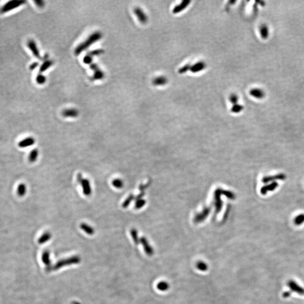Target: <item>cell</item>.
I'll use <instances>...</instances> for the list:
<instances>
[{
    "label": "cell",
    "instance_id": "cell-31",
    "mask_svg": "<svg viewBox=\"0 0 304 304\" xmlns=\"http://www.w3.org/2000/svg\"><path fill=\"white\" fill-rule=\"evenodd\" d=\"M294 223L297 225H301L304 222V214H300L297 215L296 218L294 219Z\"/></svg>",
    "mask_w": 304,
    "mask_h": 304
},
{
    "label": "cell",
    "instance_id": "cell-12",
    "mask_svg": "<svg viewBox=\"0 0 304 304\" xmlns=\"http://www.w3.org/2000/svg\"><path fill=\"white\" fill-rule=\"evenodd\" d=\"M249 94L251 96L257 99H262L265 96V92L262 89L258 88L252 89L249 91Z\"/></svg>",
    "mask_w": 304,
    "mask_h": 304
},
{
    "label": "cell",
    "instance_id": "cell-27",
    "mask_svg": "<svg viewBox=\"0 0 304 304\" xmlns=\"http://www.w3.org/2000/svg\"><path fill=\"white\" fill-rule=\"evenodd\" d=\"M112 185L114 187L117 189H121L123 187V182L121 179H116L113 180Z\"/></svg>",
    "mask_w": 304,
    "mask_h": 304
},
{
    "label": "cell",
    "instance_id": "cell-33",
    "mask_svg": "<svg viewBox=\"0 0 304 304\" xmlns=\"http://www.w3.org/2000/svg\"><path fill=\"white\" fill-rule=\"evenodd\" d=\"M190 67H191V65H190V64H186V65H184L183 67H181V68L179 70L178 72H179V73L180 74H184V73H187L188 70H190Z\"/></svg>",
    "mask_w": 304,
    "mask_h": 304
},
{
    "label": "cell",
    "instance_id": "cell-22",
    "mask_svg": "<svg viewBox=\"0 0 304 304\" xmlns=\"http://www.w3.org/2000/svg\"><path fill=\"white\" fill-rule=\"evenodd\" d=\"M52 64V62L50 60H46L45 61L40 67V73H42L45 71L47 70L48 68H50Z\"/></svg>",
    "mask_w": 304,
    "mask_h": 304
},
{
    "label": "cell",
    "instance_id": "cell-28",
    "mask_svg": "<svg viewBox=\"0 0 304 304\" xmlns=\"http://www.w3.org/2000/svg\"><path fill=\"white\" fill-rule=\"evenodd\" d=\"M243 105L239 104L238 103L237 104L233 105L232 108H231V111L233 113H239V112H242L243 110Z\"/></svg>",
    "mask_w": 304,
    "mask_h": 304
},
{
    "label": "cell",
    "instance_id": "cell-19",
    "mask_svg": "<svg viewBox=\"0 0 304 304\" xmlns=\"http://www.w3.org/2000/svg\"><path fill=\"white\" fill-rule=\"evenodd\" d=\"M51 237V234L50 232H45L42 234L38 239V243L40 244H44L45 242L48 241Z\"/></svg>",
    "mask_w": 304,
    "mask_h": 304
},
{
    "label": "cell",
    "instance_id": "cell-2",
    "mask_svg": "<svg viewBox=\"0 0 304 304\" xmlns=\"http://www.w3.org/2000/svg\"><path fill=\"white\" fill-rule=\"evenodd\" d=\"M80 261H81L80 257L77 256L69 257L66 259H63V260L59 261L57 263H56L53 266V267L51 268V269L53 270H57L58 269L63 268V267H65L67 265L78 264L80 262Z\"/></svg>",
    "mask_w": 304,
    "mask_h": 304
},
{
    "label": "cell",
    "instance_id": "cell-6",
    "mask_svg": "<svg viewBox=\"0 0 304 304\" xmlns=\"http://www.w3.org/2000/svg\"><path fill=\"white\" fill-rule=\"evenodd\" d=\"M27 46L32 52L33 56H35L36 58L41 59L40 53L35 41L32 40H29L27 42Z\"/></svg>",
    "mask_w": 304,
    "mask_h": 304
},
{
    "label": "cell",
    "instance_id": "cell-23",
    "mask_svg": "<svg viewBox=\"0 0 304 304\" xmlns=\"http://www.w3.org/2000/svg\"><path fill=\"white\" fill-rule=\"evenodd\" d=\"M27 192V187L24 184H20L17 188V194L20 197L24 196Z\"/></svg>",
    "mask_w": 304,
    "mask_h": 304
},
{
    "label": "cell",
    "instance_id": "cell-13",
    "mask_svg": "<svg viewBox=\"0 0 304 304\" xmlns=\"http://www.w3.org/2000/svg\"><path fill=\"white\" fill-rule=\"evenodd\" d=\"M35 143V139L34 138H33L32 137H28L27 138L24 139L20 141L19 142L18 145L20 148H24L31 147Z\"/></svg>",
    "mask_w": 304,
    "mask_h": 304
},
{
    "label": "cell",
    "instance_id": "cell-21",
    "mask_svg": "<svg viewBox=\"0 0 304 304\" xmlns=\"http://www.w3.org/2000/svg\"><path fill=\"white\" fill-rule=\"evenodd\" d=\"M169 284L167 282H164V281H162V282H159L157 285V288L158 290L159 291H167V290H168L169 288Z\"/></svg>",
    "mask_w": 304,
    "mask_h": 304
},
{
    "label": "cell",
    "instance_id": "cell-14",
    "mask_svg": "<svg viewBox=\"0 0 304 304\" xmlns=\"http://www.w3.org/2000/svg\"><path fill=\"white\" fill-rule=\"evenodd\" d=\"M91 70H94V75L93 78L94 80H101L104 77V73L100 70L99 69L97 65L95 64H93L91 65Z\"/></svg>",
    "mask_w": 304,
    "mask_h": 304
},
{
    "label": "cell",
    "instance_id": "cell-4",
    "mask_svg": "<svg viewBox=\"0 0 304 304\" xmlns=\"http://www.w3.org/2000/svg\"><path fill=\"white\" fill-rule=\"evenodd\" d=\"M286 179V176L283 174H278L274 175L267 176L262 178V182L265 184H269L275 182L276 180H284Z\"/></svg>",
    "mask_w": 304,
    "mask_h": 304
},
{
    "label": "cell",
    "instance_id": "cell-24",
    "mask_svg": "<svg viewBox=\"0 0 304 304\" xmlns=\"http://www.w3.org/2000/svg\"><path fill=\"white\" fill-rule=\"evenodd\" d=\"M131 235L134 243L136 245H138L140 243V239H139L138 231L135 229H132L131 230Z\"/></svg>",
    "mask_w": 304,
    "mask_h": 304
},
{
    "label": "cell",
    "instance_id": "cell-10",
    "mask_svg": "<svg viewBox=\"0 0 304 304\" xmlns=\"http://www.w3.org/2000/svg\"><path fill=\"white\" fill-rule=\"evenodd\" d=\"M278 187V183L277 182H272L263 186L261 189V193L263 195H266L268 192H272L275 190Z\"/></svg>",
    "mask_w": 304,
    "mask_h": 304
},
{
    "label": "cell",
    "instance_id": "cell-18",
    "mask_svg": "<svg viewBox=\"0 0 304 304\" xmlns=\"http://www.w3.org/2000/svg\"><path fill=\"white\" fill-rule=\"evenodd\" d=\"M80 228L82 230H83L86 233L89 235H91L94 234L95 231H94V228L90 226V225H87V224H85V223L81 224Z\"/></svg>",
    "mask_w": 304,
    "mask_h": 304
},
{
    "label": "cell",
    "instance_id": "cell-3",
    "mask_svg": "<svg viewBox=\"0 0 304 304\" xmlns=\"http://www.w3.org/2000/svg\"><path fill=\"white\" fill-rule=\"evenodd\" d=\"M25 3L24 1H19V0H13L10 1L6 2L3 6L0 8V13L5 14L7 12H11L14 9L18 8L20 6L23 5Z\"/></svg>",
    "mask_w": 304,
    "mask_h": 304
},
{
    "label": "cell",
    "instance_id": "cell-8",
    "mask_svg": "<svg viewBox=\"0 0 304 304\" xmlns=\"http://www.w3.org/2000/svg\"><path fill=\"white\" fill-rule=\"evenodd\" d=\"M191 2L189 0H184L181 1L180 3L176 5L172 9V12L174 14H176L178 13H180L183 11H184L187 6L189 5L190 3Z\"/></svg>",
    "mask_w": 304,
    "mask_h": 304
},
{
    "label": "cell",
    "instance_id": "cell-1",
    "mask_svg": "<svg viewBox=\"0 0 304 304\" xmlns=\"http://www.w3.org/2000/svg\"><path fill=\"white\" fill-rule=\"evenodd\" d=\"M102 33L99 32H95L93 34L91 35L87 39L85 40V42H82V44H81L80 45L76 47L74 51L76 55H79L82 51H85L88 47H90L91 45L94 44V43L99 40L102 38Z\"/></svg>",
    "mask_w": 304,
    "mask_h": 304
},
{
    "label": "cell",
    "instance_id": "cell-5",
    "mask_svg": "<svg viewBox=\"0 0 304 304\" xmlns=\"http://www.w3.org/2000/svg\"><path fill=\"white\" fill-rule=\"evenodd\" d=\"M134 13L141 23L145 24L148 22V16L146 15V14L141 9L140 7H138L135 8Z\"/></svg>",
    "mask_w": 304,
    "mask_h": 304
},
{
    "label": "cell",
    "instance_id": "cell-32",
    "mask_svg": "<svg viewBox=\"0 0 304 304\" xmlns=\"http://www.w3.org/2000/svg\"><path fill=\"white\" fill-rule=\"evenodd\" d=\"M133 199H134V196H133L132 194L130 195L129 197H128V198L126 199V200L123 202V203H122V207H123V208H125V209L127 208V207L129 206V205H130V204L131 203V201L133 200Z\"/></svg>",
    "mask_w": 304,
    "mask_h": 304
},
{
    "label": "cell",
    "instance_id": "cell-17",
    "mask_svg": "<svg viewBox=\"0 0 304 304\" xmlns=\"http://www.w3.org/2000/svg\"><path fill=\"white\" fill-rule=\"evenodd\" d=\"M260 33L262 38L266 40L269 35V29L268 27L265 24H262L260 28Z\"/></svg>",
    "mask_w": 304,
    "mask_h": 304
},
{
    "label": "cell",
    "instance_id": "cell-36",
    "mask_svg": "<svg viewBox=\"0 0 304 304\" xmlns=\"http://www.w3.org/2000/svg\"><path fill=\"white\" fill-rule=\"evenodd\" d=\"M35 5L38 6L39 7H42L44 5V2L42 1H41V0H38V1H35Z\"/></svg>",
    "mask_w": 304,
    "mask_h": 304
},
{
    "label": "cell",
    "instance_id": "cell-7",
    "mask_svg": "<svg viewBox=\"0 0 304 304\" xmlns=\"http://www.w3.org/2000/svg\"><path fill=\"white\" fill-rule=\"evenodd\" d=\"M140 242L144 247V249L146 254L149 256H151L154 254V250L145 237H142L140 239Z\"/></svg>",
    "mask_w": 304,
    "mask_h": 304
},
{
    "label": "cell",
    "instance_id": "cell-11",
    "mask_svg": "<svg viewBox=\"0 0 304 304\" xmlns=\"http://www.w3.org/2000/svg\"><path fill=\"white\" fill-rule=\"evenodd\" d=\"M83 194L86 196H89L91 194L92 190L90 185V183L88 179H83L81 183Z\"/></svg>",
    "mask_w": 304,
    "mask_h": 304
},
{
    "label": "cell",
    "instance_id": "cell-25",
    "mask_svg": "<svg viewBox=\"0 0 304 304\" xmlns=\"http://www.w3.org/2000/svg\"><path fill=\"white\" fill-rule=\"evenodd\" d=\"M42 262L46 265H49L50 264V253L48 251H45L42 255Z\"/></svg>",
    "mask_w": 304,
    "mask_h": 304
},
{
    "label": "cell",
    "instance_id": "cell-34",
    "mask_svg": "<svg viewBox=\"0 0 304 304\" xmlns=\"http://www.w3.org/2000/svg\"><path fill=\"white\" fill-rule=\"evenodd\" d=\"M145 202L144 200H138L135 204V208L137 209H140L145 204Z\"/></svg>",
    "mask_w": 304,
    "mask_h": 304
},
{
    "label": "cell",
    "instance_id": "cell-38",
    "mask_svg": "<svg viewBox=\"0 0 304 304\" xmlns=\"http://www.w3.org/2000/svg\"><path fill=\"white\" fill-rule=\"evenodd\" d=\"M38 65V64L37 63H33L31 66H30V69L31 70H35V68H37V67Z\"/></svg>",
    "mask_w": 304,
    "mask_h": 304
},
{
    "label": "cell",
    "instance_id": "cell-15",
    "mask_svg": "<svg viewBox=\"0 0 304 304\" xmlns=\"http://www.w3.org/2000/svg\"><path fill=\"white\" fill-rule=\"evenodd\" d=\"M168 83V79L164 76H158L153 80V84L156 86H162Z\"/></svg>",
    "mask_w": 304,
    "mask_h": 304
},
{
    "label": "cell",
    "instance_id": "cell-29",
    "mask_svg": "<svg viewBox=\"0 0 304 304\" xmlns=\"http://www.w3.org/2000/svg\"><path fill=\"white\" fill-rule=\"evenodd\" d=\"M229 102L233 104V105H235V104H238V101H239V97L238 96L235 94H232L229 97Z\"/></svg>",
    "mask_w": 304,
    "mask_h": 304
},
{
    "label": "cell",
    "instance_id": "cell-16",
    "mask_svg": "<svg viewBox=\"0 0 304 304\" xmlns=\"http://www.w3.org/2000/svg\"><path fill=\"white\" fill-rule=\"evenodd\" d=\"M62 115L64 117H71V118H75L77 117L78 115V112L77 109H69L64 110Z\"/></svg>",
    "mask_w": 304,
    "mask_h": 304
},
{
    "label": "cell",
    "instance_id": "cell-35",
    "mask_svg": "<svg viewBox=\"0 0 304 304\" xmlns=\"http://www.w3.org/2000/svg\"><path fill=\"white\" fill-rule=\"evenodd\" d=\"M92 56L89 54L86 55L83 59V61L85 64H90L92 62Z\"/></svg>",
    "mask_w": 304,
    "mask_h": 304
},
{
    "label": "cell",
    "instance_id": "cell-37",
    "mask_svg": "<svg viewBox=\"0 0 304 304\" xmlns=\"http://www.w3.org/2000/svg\"><path fill=\"white\" fill-rule=\"evenodd\" d=\"M83 179L82 177V174L81 173H78L77 174V182L80 184H81L82 183V181H83Z\"/></svg>",
    "mask_w": 304,
    "mask_h": 304
},
{
    "label": "cell",
    "instance_id": "cell-26",
    "mask_svg": "<svg viewBox=\"0 0 304 304\" xmlns=\"http://www.w3.org/2000/svg\"><path fill=\"white\" fill-rule=\"evenodd\" d=\"M196 267H197V268L201 271H206L208 269L207 264L202 261H199L197 263Z\"/></svg>",
    "mask_w": 304,
    "mask_h": 304
},
{
    "label": "cell",
    "instance_id": "cell-30",
    "mask_svg": "<svg viewBox=\"0 0 304 304\" xmlns=\"http://www.w3.org/2000/svg\"><path fill=\"white\" fill-rule=\"evenodd\" d=\"M46 77L42 74L39 73L37 74L36 77V82L40 85H42L46 82Z\"/></svg>",
    "mask_w": 304,
    "mask_h": 304
},
{
    "label": "cell",
    "instance_id": "cell-20",
    "mask_svg": "<svg viewBox=\"0 0 304 304\" xmlns=\"http://www.w3.org/2000/svg\"><path fill=\"white\" fill-rule=\"evenodd\" d=\"M38 150L37 149H35L33 150H32L29 155V157H28V159H29V161L33 163V162H35V161L37 160V157L38 156Z\"/></svg>",
    "mask_w": 304,
    "mask_h": 304
},
{
    "label": "cell",
    "instance_id": "cell-9",
    "mask_svg": "<svg viewBox=\"0 0 304 304\" xmlns=\"http://www.w3.org/2000/svg\"><path fill=\"white\" fill-rule=\"evenodd\" d=\"M206 67V63L203 61H199L191 65L190 71L193 73H197L204 70Z\"/></svg>",
    "mask_w": 304,
    "mask_h": 304
}]
</instances>
